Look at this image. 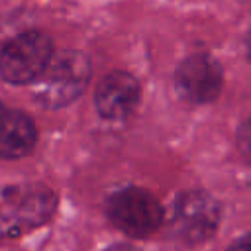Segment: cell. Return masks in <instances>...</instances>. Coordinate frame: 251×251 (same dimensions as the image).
<instances>
[{"label": "cell", "instance_id": "obj_1", "mask_svg": "<svg viewBox=\"0 0 251 251\" xmlns=\"http://www.w3.org/2000/svg\"><path fill=\"white\" fill-rule=\"evenodd\" d=\"M88 78V59L78 51H63L51 55L41 75L31 82L33 96L45 108H61L82 94Z\"/></svg>", "mask_w": 251, "mask_h": 251}, {"label": "cell", "instance_id": "obj_2", "mask_svg": "<svg viewBox=\"0 0 251 251\" xmlns=\"http://www.w3.org/2000/svg\"><path fill=\"white\" fill-rule=\"evenodd\" d=\"M55 210V194L41 184H18L0 198V235L33 229L45 224Z\"/></svg>", "mask_w": 251, "mask_h": 251}, {"label": "cell", "instance_id": "obj_3", "mask_svg": "<svg viewBox=\"0 0 251 251\" xmlns=\"http://www.w3.org/2000/svg\"><path fill=\"white\" fill-rule=\"evenodd\" d=\"M53 55L47 35L41 31H24L10 39L0 51V75L12 84L33 82Z\"/></svg>", "mask_w": 251, "mask_h": 251}, {"label": "cell", "instance_id": "obj_4", "mask_svg": "<svg viewBox=\"0 0 251 251\" xmlns=\"http://www.w3.org/2000/svg\"><path fill=\"white\" fill-rule=\"evenodd\" d=\"M110 222L129 237H147L161 226L163 208L157 198L143 188H124L106 206Z\"/></svg>", "mask_w": 251, "mask_h": 251}, {"label": "cell", "instance_id": "obj_5", "mask_svg": "<svg viewBox=\"0 0 251 251\" xmlns=\"http://www.w3.org/2000/svg\"><path fill=\"white\" fill-rule=\"evenodd\" d=\"M220 224V206L206 192L182 194L173 206L171 227L184 243H202L214 235Z\"/></svg>", "mask_w": 251, "mask_h": 251}, {"label": "cell", "instance_id": "obj_6", "mask_svg": "<svg viewBox=\"0 0 251 251\" xmlns=\"http://www.w3.org/2000/svg\"><path fill=\"white\" fill-rule=\"evenodd\" d=\"M175 86L192 104L214 102L222 90V67L210 55H192L176 69Z\"/></svg>", "mask_w": 251, "mask_h": 251}, {"label": "cell", "instance_id": "obj_7", "mask_svg": "<svg viewBox=\"0 0 251 251\" xmlns=\"http://www.w3.org/2000/svg\"><path fill=\"white\" fill-rule=\"evenodd\" d=\"M139 102L137 80L124 71H114L106 75L94 92V104L102 118L124 120L127 118Z\"/></svg>", "mask_w": 251, "mask_h": 251}, {"label": "cell", "instance_id": "obj_8", "mask_svg": "<svg viewBox=\"0 0 251 251\" xmlns=\"http://www.w3.org/2000/svg\"><path fill=\"white\" fill-rule=\"evenodd\" d=\"M37 139L35 124L24 112L8 110L0 122V159H20L27 155Z\"/></svg>", "mask_w": 251, "mask_h": 251}, {"label": "cell", "instance_id": "obj_9", "mask_svg": "<svg viewBox=\"0 0 251 251\" xmlns=\"http://www.w3.org/2000/svg\"><path fill=\"white\" fill-rule=\"evenodd\" d=\"M237 149L247 161H251V118L237 131Z\"/></svg>", "mask_w": 251, "mask_h": 251}, {"label": "cell", "instance_id": "obj_10", "mask_svg": "<svg viewBox=\"0 0 251 251\" xmlns=\"http://www.w3.org/2000/svg\"><path fill=\"white\" fill-rule=\"evenodd\" d=\"M227 251H251V231L241 235L239 239H235Z\"/></svg>", "mask_w": 251, "mask_h": 251}, {"label": "cell", "instance_id": "obj_11", "mask_svg": "<svg viewBox=\"0 0 251 251\" xmlns=\"http://www.w3.org/2000/svg\"><path fill=\"white\" fill-rule=\"evenodd\" d=\"M104 251H139V249H135V247H131V245H126V243H122V245H114V247H108V249H104Z\"/></svg>", "mask_w": 251, "mask_h": 251}, {"label": "cell", "instance_id": "obj_12", "mask_svg": "<svg viewBox=\"0 0 251 251\" xmlns=\"http://www.w3.org/2000/svg\"><path fill=\"white\" fill-rule=\"evenodd\" d=\"M245 47H247V55H249V59H251V31H249V35H247V41H245Z\"/></svg>", "mask_w": 251, "mask_h": 251}, {"label": "cell", "instance_id": "obj_13", "mask_svg": "<svg viewBox=\"0 0 251 251\" xmlns=\"http://www.w3.org/2000/svg\"><path fill=\"white\" fill-rule=\"evenodd\" d=\"M6 112H8V110H6V108H4V104L0 102V122L4 120V116H6Z\"/></svg>", "mask_w": 251, "mask_h": 251}]
</instances>
